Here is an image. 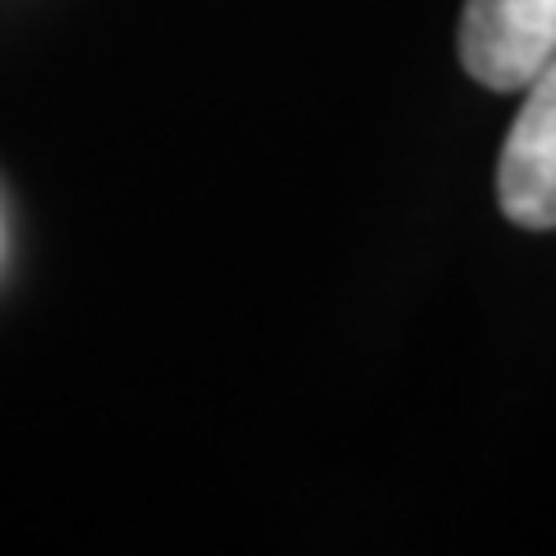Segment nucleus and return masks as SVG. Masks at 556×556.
Instances as JSON below:
<instances>
[{"instance_id":"1","label":"nucleus","mask_w":556,"mask_h":556,"mask_svg":"<svg viewBox=\"0 0 556 556\" xmlns=\"http://www.w3.org/2000/svg\"><path fill=\"white\" fill-rule=\"evenodd\" d=\"M556 56V0H464L459 61L482 89L515 93Z\"/></svg>"},{"instance_id":"2","label":"nucleus","mask_w":556,"mask_h":556,"mask_svg":"<svg viewBox=\"0 0 556 556\" xmlns=\"http://www.w3.org/2000/svg\"><path fill=\"white\" fill-rule=\"evenodd\" d=\"M496 200L519 228H556V56L525 84V108L496 163Z\"/></svg>"}]
</instances>
